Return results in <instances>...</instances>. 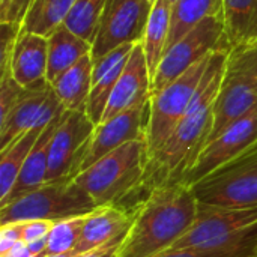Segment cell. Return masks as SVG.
Returning a JSON list of instances; mask_svg holds the SVG:
<instances>
[{
	"instance_id": "obj_17",
	"label": "cell",
	"mask_w": 257,
	"mask_h": 257,
	"mask_svg": "<svg viewBox=\"0 0 257 257\" xmlns=\"http://www.w3.org/2000/svg\"><path fill=\"white\" fill-rule=\"evenodd\" d=\"M134 218V209L123 205H108L93 209L83 226L75 254L95 250L126 235Z\"/></svg>"
},
{
	"instance_id": "obj_6",
	"label": "cell",
	"mask_w": 257,
	"mask_h": 257,
	"mask_svg": "<svg viewBox=\"0 0 257 257\" xmlns=\"http://www.w3.org/2000/svg\"><path fill=\"white\" fill-rule=\"evenodd\" d=\"M211 54L212 53L194 63L164 89L151 95L145 131V142L149 160L164 146V143L169 140L175 128L185 116L193 96L202 81V77L209 65Z\"/></svg>"
},
{
	"instance_id": "obj_26",
	"label": "cell",
	"mask_w": 257,
	"mask_h": 257,
	"mask_svg": "<svg viewBox=\"0 0 257 257\" xmlns=\"http://www.w3.org/2000/svg\"><path fill=\"white\" fill-rule=\"evenodd\" d=\"M105 5L107 0H77L65 21V26L77 36L92 44Z\"/></svg>"
},
{
	"instance_id": "obj_39",
	"label": "cell",
	"mask_w": 257,
	"mask_h": 257,
	"mask_svg": "<svg viewBox=\"0 0 257 257\" xmlns=\"http://www.w3.org/2000/svg\"><path fill=\"white\" fill-rule=\"evenodd\" d=\"M256 253H257V250H256Z\"/></svg>"
},
{
	"instance_id": "obj_27",
	"label": "cell",
	"mask_w": 257,
	"mask_h": 257,
	"mask_svg": "<svg viewBox=\"0 0 257 257\" xmlns=\"http://www.w3.org/2000/svg\"><path fill=\"white\" fill-rule=\"evenodd\" d=\"M89 214L65 218V220H60V221H54L53 229H51L50 236H48V244H47L45 254L75 253V248H77V244L80 241L83 226H84L86 218H87Z\"/></svg>"
},
{
	"instance_id": "obj_34",
	"label": "cell",
	"mask_w": 257,
	"mask_h": 257,
	"mask_svg": "<svg viewBox=\"0 0 257 257\" xmlns=\"http://www.w3.org/2000/svg\"><path fill=\"white\" fill-rule=\"evenodd\" d=\"M0 257H44V256H38V254H33L27 245L24 242H20L17 244L15 247H12L11 250H8L6 253L0 254Z\"/></svg>"
},
{
	"instance_id": "obj_13",
	"label": "cell",
	"mask_w": 257,
	"mask_h": 257,
	"mask_svg": "<svg viewBox=\"0 0 257 257\" xmlns=\"http://www.w3.org/2000/svg\"><path fill=\"white\" fill-rule=\"evenodd\" d=\"M148 113L149 101L98 123L90 139L80 172L90 167L99 158L113 152L114 149L130 142L145 139Z\"/></svg>"
},
{
	"instance_id": "obj_36",
	"label": "cell",
	"mask_w": 257,
	"mask_h": 257,
	"mask_svg": "<svg viewBox=\"0 0 257 257\" xmlns=\"http://www.w3.org/2000/svg\"><path fill=\"white\" fill-rule=\"evenodd\" d=\"M169 2H170V5H172V6H173V5H175V3H176V2H178V0H169Z\"/></svg>"
},
{
	"instance_id": "obj_35",
	"label": "cell",
	"mask_w": 257,
	"mask_h": 257,
	"mask_svg": "<svg viewBox=\"0 0 257 257\" xmlns=\"http://www.w3.org/2000/svg\"><path fill=\"white\" fill-rule=\"evenodd\" d=\"M75 253H63V254H45L44 257H75Z\"/></svg>"
},
{
	"instance_id": "obj_31",
	"label": "cell",
	"mask_w": 257,
	"mask_h": 257,
	"mask_svg": "<svg viewBox=\"0 0 257 257\" xmlns=\"http://www.w3.org/2000/svg\"><path fill=\"white\" fill-rule=\"evenodd\" d=\"M33 0H0V23L21 24Z\"/></svg>"
},
{
	"instance_id": "obj_33",
	"label": "cell",
	"mask_w": 257,
	"mask_h": 257,
	"mask_svg": "<svg viewBox=\"0 0 257 257\" xmlns=\"http://www.w3.org/2000/svg\"><path fill=\"white\" fill-rule=\"evenodd\" d=\"M123 236L116 238L111 242H108L105 245H101V247H98L95 250H90V251L77 254L75 257H117V253H119V248H120V244H122Z\"/></svg>"
},
{
	"instance_id": "obj_32",
	"label": "cell",
	"mask_w": 257,
	"mask_h": 257,
	"mask_svg": "<svg viewBox=\"0 0 257 257\" xmlns=\"http://www.w3.org/2000/svg\"><path fill=\"white\" fill-rule=\"evenodd\" d=\"M24 223H8L0 226V254L23 242Z\"/></svg>"
},
{
	"instance_id": "obj_18",
	"label": "cell",
	"mask_w": 257,
	"mask_h": 257,
	"mask_svg": "<svg viewBox=\"0 0 257 257\" xmlns=\"http://www.w3.org/2000/svg\"><path fill=\"white\" fill-rule=\"evenodd\" d=\"M224 48H257V0H223Z\"/></svg>"
},
{
	"instance_id": "obj_37",
	"label": "cell",
	"mask_w": 257,
	"mask_h": 257,
	"mask_svg": "<svg viewBox=\"0 0 257 257\" xmlns=\"http://www.w3.org/2000/svg\"><path fill=\"white\" fill-rule=\"evenodd\" d=\"M248 257H257V253H254V254H251V256H248Z\"/></svg>"
},
{
	"instance_id": "obj_1",
	"label": "cell",
	"mask_w": 257,
	"mask_h": 257,
	"mask_svg": "<svg viewBox=\"0 0 257 257\" xmlns=\"http://www.w3.org/2000/svg\"><path fill=\"white\" fill-rule=\"evenodd\" d=\"M229 53L215 50L193 96V101L164 146L149 160L142 191L161 184L184 182L209 142L214 125V105L221 90Z\"/></svg>"
},
{
	"instance_id": "obj_12",
	"label": "cell",
	"mask_w": 257,
	"mask_h": 257,
	"mask_svg": "<svg viewBox=\"0 0 257 257\" xmlns=\"http://www.w3.org/2000/svg\"><path fill=\"white\" fill-rule=\"evenodd\" d=\"M63 113L65 107L56 96L51 86L27 90L6 120L0 123V151L24 133L35 128H45L51 120Z\"/></svg>"
},
{
	"instance_id": "obj_24",
	"label": "cell",
	"mask_w": 257,
	"mask_h": 257,
	"mask_svg": "<svg viewBox=\"0 0 257 257\" xmlns=\"http://www.w3.org/2000/svg\"><path fill=\"white\" fill-rule=\"evenodd\" d=\"M214 15H223V0H178L172 6L167 48L176 44L203 20Z\"/></svg>"
},
{
	"instance_id": "obj_7",
	"label": "cell",
	"mask_w": 257,
	"mask_h": 257,
	"mask_svg": "<svg viewBox=\"0 0 257 257\" xmlns=\"http://www.w3.org/2000/svg\"><path fill=\"white\" fill-rule=\"evenodd\" d=\"M199 205L257 206V143L241 158L193 185Z\"/></svg>"
},
{
	"instance_id": "obj_10",
	"label": "cell",
	"mask_w": 257,
	"mask_h": 257,
	"mask_svg": "<svg viewBox=\"0 0 257 257\" xmlns=\"http://www.w3.org/2000/svg\"><path fill=\"white\" fill-rule=\"evenodd\" d=\"M154 3L149 0H107L92 42L96 60L123 44L142 42Z\"/></svg>"
},
{
	"instance_id": "obj_30",
	"label": "cell",
	"mask_w": 257,
	"mask_h": 257,
	"mask_svg": "<svg viewBox=\"0 0 257 257\" xmlns=\"http://www.w3.org/2000/svg\"><path fill=\"white\" fill-rule=\"evenodd\" d=\"M29 89L21 87L9 71L0 74V123L6 120L14 107L21 101Z\"/></svg>"
},
{
	"instance_id": "obj_15",
	"label": "cell",
	"mask_w": 257,
	"mask_h": 257,
	"mask_svg": "<svg viewBox=\"0 0 257 257\" xmlns=\"http://www.w3.org/2000/svg\"><path fill=\"white\" fill-rule=\"evenodd\" d=\"M47 66L48 39L21 29L12 50L9 69L6 71L11 72L12 78L21 87L36 90L50 86L47 80Z\"/></svg>"
},
{
	"instance_id": "obj_23",
	"label": "cell",
	"mask_w": 257,
	"mask_h": 257,
	"mask_svg": "<svg viewBox=\"0 0 257 257\" xmlns=\"http://www.w3.org/2000/svg\"><path fill=\"white\" fill-rule=\"evenodd\" d=\"M42 131L44 128L30 130L0 151V205L6 202L14 190L24 163Z\"/></svg>"
},
{
	"instance_id": "obj_25",
	"label": "cell",
	"mask_w": 257,
	"mask_h": 257,
	"mask_svg": "<svg viewBox=\"0 0 257 257\" xmlns=\"http://www.w3.org/2000/svg\"><path fill=\"white\" fill-rule=\"evenodd\" d=\"M77 0H33L24 15L21 29L48 38L63 26Z\"/></svg>"
},
{
	"instance_id": "obj_20",
	"label": "cell",
	"mask_w": 257,
	"mask_h": 257,
	"mask_svg": "<svg viewBox=\"0 0 257 257\" xmlns=\"http://www.w3.org/2000/svg\"><path fill=\"white\" fill-rule=\"evenodd\" d=\"M47 80L54 83L63 72L77 65L84 56L92 54V44L72 33L65 24L57 27L48 38Z\"/></svg>"
},
{
	"instance_id": "obj_14",
	"label": "cell",
	"mask_w": 257,
	"mask_h": 257,
	"mask_svg": "<svg viewBox=\"0 0 257 257\" xmlns=\"http://www.w3.org/2000/svg\"><path fill=\"white\" fill-rule=\"evenodd\" d=\"M152 78L142 42H137L131 51L128 63L114 86L101 122L126 111L136 105L145 104L151 99ZM99 122V123H101Z\"/></svg>"
},
{
	"instance_id": "obj_19",
	"label": "cell",
	"mask_w": 257,
	"mask_h": 257,
	"mask_svg": "<svg viewBox=\"0 0 257 257\" xmlns=\"http://www.w3.org/2000/svg\"><path fill=\"white\" fill-rule=\"evenodd\" d=\"M66 111V110H65ZM63 114L57 116L54 120H51L44 131L41 133L38 142L35 143L32 152L29 154L24 167L17 179V184L14 187V190L11 191L9 197L6 199V202L2 206H5L6 203L45 185L47 182V172H48V155H50V145H51V139L56 133V128L60 122Z\"/></svg>"
},
{
	"instance_id": "obj_16",
	"label": "cell",
	"mask_w": 257,
	"mask_h": 257,
	"mask_svg": "<svg viewBox=\"0 0 257 257\" xmlns=\"http://www.w3.org/2000/svg\"><path fill=\"white\" fill-rule=\"evenodd\" d=\"M134 45L136 44H123L116 50L107 53L105 56L93 60L92 89L87 101L86 114L95 125H98L102 119L111 92L128 63Z\"/></svg>"
},
{
	"instance_id": "obj_11",
	"label": "cell",
	"mask_w": 257,
	"mask_h": 257,
	"mask_svg": "<svg viewBox=\"0 0 257 257\" xmlns=\"http://www.w3.org/2000/svg\"><path fill=\"white\" fill-rule=\"evenodd\" d=\"M257 143V108L230 125L218 137L209 142L193 169L188 172L184 184L193 187L205 178L224 169L241 158Z\"/></svg>"
},
{
	"instance_id": "obj_22",
	"label": "cell",
	"mask_w": 257,
	"mask_h": 257,
	"mask_svg": "<svg viewBox=\"0 0 257 257\" xmlns=\"http://www.w3.org/2000/svg\"><path fill=\"white\" fill-rule=\"evenodd\" d=\"M170 21H172V5L169 0H155L145 36L142 39V45L146 54L151 78L154 80L157 69L161 63V59L167 50V41L170 33Z\"/></svg>"
},
{
	"instance_id": "obj_21",
	"label": "cell",
	"mask_w": 257,
	"mask_h": 257,
	"mask_svg": "<svg viewBox=\"0 0 257 257\" xmlns=\"http://www.w3.org/2000/svg\"><path fill=\"white\" fill-rule=\"evenodd\" d=\"M92 71L93 59L92 54H87L50 84L65 110L86 113L92 89Z\"/></svg>"
},
{
	"instance_id": "obj_8",
	"label": "cell",
	"mask_w": 257,
	"mask_h": 257,
	"mask_svg": "<svg viewBox=\"0 0 257 257\" xmlns=\"http://www.w3.org/2000/svg\"><path fill=\"white\" fill-rule=\"evenodd\" d=\"M215 50H226L223 15H214L203 20L176 44L166 50L152 80L151 95L164 89L173 80L181 77L188 68Z\"/></svg>"
},
{
	"instance_id": "obj_4",
	"label": "cell",
	"mask_w": 257,
	"mask_h": 257,
	"mask_svg": "<svg viewBox=\"0 0 257 257\" xmlns=\"http://www.w3.org/2000/svg\"><path fill=\"white\" fill-rule=\"evenodd\" d=\"M257 242V206L199 205L193 226L172 248L226 250Z\"/></svg>"
},
{
	"instance_id": "obj_5",
	"label": "cell",
	"mask_w": 257,
	"mask_h": 257,
	"mask_svg": "<svg viewBox=\"0 0 257 257\" xmlns=\"http://www.w3.org/2000/svg\"><path fill=\"white\" fill-rule=\"evenodd\" d=\"M93 209H96V206L74 179L51 182L2 206L0 226L35 220L60 221L86 215Z\"/></svg>"
},
{
	"instance_id": "obj_2",
	"label": "cell",
	"mask_w": 257,
	"mask_h": 257,
	"mask_svg": "<svg viewBox=\"0 0 257 257\" xmlns=\"http://www.w3.org/2000/svg\"><path fill=\"white\" fill-rule=\"evenodd\" d=\"M134 218L117 257H154L172 248L193 226L199 200L184 182L161 184L133 206Z\"/></svg>"
},
{
	"instance_id": "obj_3",
	"label": "cell",
	"mask_w": 257,
	"mask_h": 257,
	"mask_svg": "<svg viewBox=\"0 0 257 257\" xmlns=\"http://www.w3.org/2000/svg\"><path fill=\"white\" fill-rule=\"evenodd\" d=\"M149 155L145 139L130 142L80 172L74 182L96 208L122 205L133 193L142 191Z\"/></svg>"
},
{
	"instance_id": "obj_38",
	"label": "cell",
	"mask_w": 257,
	"mask_h": 257,
	"mask_svg": "<svg viewBox=\"0 0 257 257\" xmlns=\"http://www.w3.org/2000/svg\"><path fill=\"white\" fill-rule=\"evenodd\" d=\"M149 2H152V3H155V0H149Z\"/></svg>"
},
{
	"instance_id": "obj_29",
	"label": "cell",
	"mask_w": 257,
	"mask_h": 257,
	"mask_svg": "<svg viewBox=\"0 0 257 257\" xmlns=\"http://www.w3.org/2000/svg\"><path fill=\"white\" fill-rule=\"evenodd\" d=\"M53 224L54 221H47V220H35V221L24 223L23 242L33 254L45 256L48 236L53 229Z\"/></svg>"
},
{
	"instance_id": "obj_28",
	"label": "cell",
	"mask_w": 257,
	"mask_h": 257,
	"mask_svg": "<svg viewBox=\"0 0 257 257\" xmlns=\"http://www.w3.org/2000/svg\"><path fill=\"white\" fill-rule=\"evenodd\" d=\"M257 242L226 250H202V248H169L154 257H248L254 254Z\"/></svg>"
},
{
	"instance_id": "obj_9",
	"label": "cell",
	"mask_w": 257,
	"mask_h": 257,
	"mask_svg": "<svg viewBox=\"0 0 257 257\" xmlns=\"http://www.w3.org/2000/svg\"><path fill=\"white\" fill-rule=\"evenodd\" d=\"M95 126L84 111L63 113L51 139L45 184L71 181L80 173Z\"/></svg>"
}]
</instances>
